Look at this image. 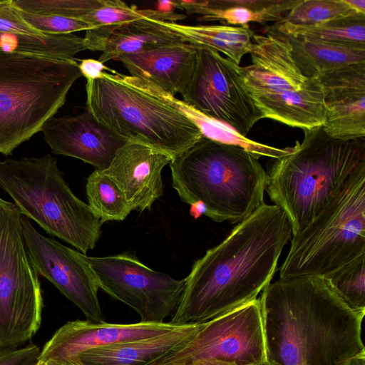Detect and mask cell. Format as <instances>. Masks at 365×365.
Wrapping results in <instances>:
<instances>
[{
	"label": "cell",
	"mask_w": 365,
	"mask_h": 365,
	"mask_svg": "<svg viewBox=\"0 0 365 365\" xmlns=\"http://www.w3.org/2000/svg\"><path fill=\"white\" fill-rule=\"evenodd\" d=\"M292 237L286 212L263 202L194 262L170 322L202 324L256 299Z\"/></svg>",
	"instance_id": "obj_1"
},
{
	"label": "cell",
	"mask_w": 365,
	"mask_h": 365,
	"mask_svg": "<svg viewBox=\"0 0 365 365\" xmlns=\"http://www.w3.org/2000/svg\"><path fill=\"white\" fill-rule=\"evenodd\" d=\"M266 360L273 365H349L365 354V311L349 307L322 277L279 278L259 298Z\"/></svg>",
	"instance_id": "obj_2"
},
{
	"label": "cell",
	"mask_w": 365,
	"mask_h": 365,
	"mask_svg": "<svg viewBox=\"0 0 365 365\" xmlns=\"http://www.w3.org/2000/svg\"><path fill=\"white\" fill-rule=\"evenodd\" d=\"M303 130L302 141L297 140L289 154L274 159L266 172L264 190L287 215L292 236L365 179V137L336 139L322 126Z\"/></svg>",
	"instance_id": "obj_3"
},
{
	"label": "cell",
	"mask_w": 365,
	"mask_h": 365,
	"mask_svg": "<svg viewBox=\"0 0 365 365\" xmlns=\"http://www.w3.org/2000/svg\"><path fill=\"white\" fill-rule=\"evenodd\" d=\"M242 148L202 138L169 164L183 202L200 205L217 222L239 223L264 201L266 171Z\"/></svg>",
	"instance_id": "obj_4"
},
{
	"label": "cell",
	"mask_w": 365,
	"mask_h": 365,
	"mask_svg": "<svg viewBox=\"0 0 365 365\" xmlns=\"http://www.w3.org/2000/svg\"><path fill=\"white\" fill-rule=\"evenodd\" d=\"M82 76L76 59L0 53V153L41 131Z\"/></svg>",
	"instance_id": "obj_5"
},
{
	"label": "cell",
	"mask_w": 365,
	"mask_h": 365,
	"mask_svg": "<svg viewBox=\"0 0 365 365\" xmlns=\"http://www.w3.org/2000/svg\"><path fill=\"white\" fill-rule=\"evenodd\" d=\"M0 188L13 199L22 215L48 235L84 255L96 247L103 224L89 205L74 195L57 158L50 153L0 160Z\"/></svg>",
	"instance_id": "obj_6"
},
{
	"label": "cell",
	"mask_w": 365,
	"mask_h": 365,
	"mask_svg": "<svg viewBox=\"0 0 365 365\" xmlns=\"http://www.w3.org/2000/svg\"><path fill=\"white\" fill-rule=\"evenodd\" d=\"M86 108L115 134L180 155L202 136L199 128L170 105L142 88L135 76L111 70L87 80Z\"/></svg>",
	"instance_id": "obj_7"
},
{
	"label": "cell",
	"mask_w": 365,
	"mask_h": 365,
	"mask_svg": "<svg viewBox=\"0 0 365 365\" xmlns=\"http://www.w3.org/2000/svg\"><path fill=\"white\" fill-rule=\"evenodd\" d=\"M290 240L280 278H325L365 255V179L334 198Z\"/></svg>",
	"instance_id": "obj_8"
},
{
	"label": "cell",
	"mask_w": 365,
	"mask_h": 365,
	"mask_svg": "<svg viewBox=\"0 0 365 365\" xmlns=\"http://www.w3.org/2000/svg\"><path fill=\"white\" fill-rule=\"evenodd\" d=\"M21 215L0 197V349L21 347L41 324L39 274L26 248Z\"/></svg>",
	"instance_id": "obj_9"
},
{
	"label": "cell",
	"mask_w": 365,
	"mask_h": 365,
	"mask_svg": "<svg viewBox=\"0 0 365 365\" xmlns=\"http://www.w3.org/2000/svg\"><path fill=\"white\" fill-rule=\"evenodd\" d=\"M265 361L260 302L256 299L202 323L148 365H253Z\"/></svg>",
	"instance_id": "obj_10"
},
{
	"label": "cell",
	"mask_w": 365,
	"mask_h": 365,
	"mask_svg": "<svg viewBox=\"0 0 365 365\" xmlns=\"http://www.w3.org/2000/svg\"><path fill=\"white\" fill-rule=\"evenodd\" d=\"M88 261L99 289L135 310L141 322H164L175 312L185 279L153 270L129 253L88 257Z\"/></svg>",
	"instance_id": "obj_11"
},
{
	"label": "cell",
	"mask_w": 365,
	"mask_h": 365,
	"mask_svg": "<svg viewBox=\"0 0 365 365\" xmlns=\"http://www.w3.org/2000/svg\"><path fill=\"white\" fill-rule=\"evenodd\" d=\"M194 73L182 101L247 136L263 115L245 87L240 66L205 46H195Z\"/></svg>",
	"instance_id": "obj_12"
},
{
	"label": "cell",
	"mask_w": 365,
	"mask_h": 365,
	"mask_svg": "<svg viewBox=\"0 0 365 365\" xmlns=\"http://www.w3.org/2000/svg\"><path fill=\"white\" fill-rule=\"evenodd\" d=\"M21 224L29 257L38 274L76 304L87 320L104 322L98 297L99 287L88 256L43 236L24 215Z\"/></svg>",
	"instance_id": "obj_13"
},
{
	"label": "cell",
	"mask_w": 365,
	"mask_h": 365,
	"mask_svg": "<svg viewBox=\"0 0 365 365\" xmlns=\"http://www.w3.org/2000/svg\"><path fill=\"white\" fill-rule=\"evenodd\" d=\"M52 153L79 159L105 170L129 140L99 122L86 108L76 115L51 118L42 128Z\"/></svg>",
	"instance_id": "obj_14"
},
{
	"label": "cell",
	"mask_w": 365,
	"mask_h": 365,
	"mask_svg": "<svg viewBox=\"0 0 365 365\" xmlns=\"http://www.w3.org/2000/svg\"><path fill=\"white\" fill-rule=\"evenodd\" d=\"M314 78L323 93L325 133L340 140L365 137V62L341 66Z\"/></svg>",
	"instance_id": "obj_15"
},
{
	"label": "cell",
	"mask_w": 365,
	"mask_h": 365,
	"mask_svg": "<svg viewBox=\"0 0 365 365\" xmlns=\"http://www.w3.org/2000/svg\"><path fill=\"white\" fill-rule=\"evenodd\" d=\"M173 159L148 145L128 141L103 171L116 182L131 211L143 212L163 195L162 171Z\"/></svg>",
	"instance_id": "obj_16"
},
{
	"label": "cell",
	"mask_w": 365,
	"mask_h": 365,
	"mask_svg": "<svg viewBox=\"0 0 365 365\" xmlns=\"http://www.w3.org/2000/svg\"><path fill=\"white\" fill-rule=\"evenodd\" d=\"M179 326L170 322L109 324L70 321L58 329L45 344L38 361L71 358L91 349L158 336Z\"/></svg>",
	"instance_id": "obj_17"
},
{
	"label": "cell",
	"mask_w": 365,
	"mask_h": 365,
	"mask_svg": "<svg viewBox=\"0 0 365 365\" xmlns=\"http://www.w3.org/2000/svg\"><path fill=\"white\" fill-rule=\"evenodd\" d=\"M249 53L252 63L240 71L250 95L300 91L312 79L298 69L287 40L273 28L265 35L254 34Z\"/></svg>",
	"instance_id": "obj_18"
},
{
	"label": "cell",
	"mask_w": 365,
	"mask_h": 365,
	"mask_svg": "<svg viewBox=\"0 0 365 365\" xmlns=\"http://www.w3.org/2000/svg\"><path fill=\"white\" fill-rule=\"evenodd\" d=\"M197 58V48L182 43L120 55L115 61L131 76L146 80L173 96H182L194 73Z\"/></svg>",
	"instance_id": "obj_19"
},
{
	"label": "cell",
	"mask_w": 365,
	"mask_h": 365,
	"mask_svg": "<svg viewBox=\"0 0 365 365\" xmlns=\"http://www.w3.org/2000/svg\"><path fill=\"white\" fill-rule=\"evenodd\" d=\"M83 38L86 49L102 52L98 61L103 63L120 55L185 43L163 21L147 19L93 28Z\"/></svg>",
	"instance_id": "obj_20"
},
{
	"label": "cell",
	"mask_w": 365,
	"mask_h": 365,
	"mask_svg": "<svg viewBox=\"0 0 365 365\" xmlns=\"http://www.w3.org/2000/svg\"><path fill=\"white\" fill-rule=\"evenodd\" d=\"M299 0H179L171 7L195 15L200 21H216L232 26L250 27V23L281 22Z\"/></svg>",
	"instance_id": "obj_21"
},
{
	"label": "cell",
	"mask_w": 365,
	"mask_h": 365,
	"mask_svg": "<svg viewBox=\"0 0 365 365\" xmlns=\"http://www.w3.org/2000/svg\"><path fill=\"white\" fill-rule=\"evenodd\" d=\"M188 324L158 336L91 349L67 358L78 365H148L202 327Z\"/></svg>",
	"instance_id": "obj_22"
},
{
	"label": "cell",
	"mask_w": 365,
	"mask_h": 365,
	"mask_svg": "<svg viewBox=\"0 0 365 365\" xmlns=\"http://www.w3.org/2000/svg\"><path fill=\"white\" fill-rule=\"evenodd\" d=\"M264 118L302 130L322 126L325 120L323 93L316 78L300 91L251 94Z\"/></svg>",
	"instance_id": "obj_23"
},
{
	"label": "cell",
	"mask_w": 365,
	"mask_h": 365,
	"mask_svg": "<svg viewBox=\"0 0 365 365\" xmlns=\"http://www.w3.org/2000/svg\"><path fill=\"white\" fill-rule=\"evenodd\" d=\"M148 90L187 118L199 128L202 136L210 140L242 148L257 158L264 156L277 159L289 154L293 150L292 147L276 148L243 136L228 125L208 117L156 86L150 84Z\"/></svg>",
	"instance_id": "obj_24"
},
{
	"label": "cell",
	"mask_w": 365,
	"mask_h": 365,
	"mask_svg": "<svg viewBox=\"0 0 365 365\" xmlns=\"http://www.w3.org/2000/svg\"><path fill=\"white\" fill-rule=\"evenodd\" d=\"M280 34L288 43L295 65L307 78H314L341 66L365 62V47H346Z\"/></svg>",
	"instance_id": "obj_25"
},
{
	"label": "cell",
	"mask_w": 365,
	"mask_h": 365,
	"mask_svg": "<svg viewBox=\"0 0 365 365\" xmlns=\"http://www.w3.org/2000/svg\"><path fill=\"white\" fill-rule=\"evenodd\" d=\"M163 24L177 34L186 43L211 48L224 53L240 66L242 57L249 53L254 32L250 27L227 25H189L163 21Z\"/></svg>",
	"instance_id": "obj_26"
},
{
	"label": "cell",
	"mask_w": 365,
	"mask_h": 365,
	"mask_svg": "<svg viewBox=\"0 0 365 365\" xmlns=\"http://www.w3.org/2000/svg\"><path fill=\"white\" fill-rule=\"evenodd\" d=\"M279 33L311 41L346 47H365V14L355 13L316 25L287 22L272 26Z\"/></svg>",
	"instance_id": "obj_27"
},
{
	"label": "cell",
	"mask_w": 365,
	"mask_h": 365,
	"mask_svg": "<svg viewBox=\"0 0 365 365\" xmlns=\"http://www.w3.org/2000/svg\"><path fill=\"white\" fill-rule=\"evenodd\" d=\"M86 50L83 37L74 34L26 35L0 31V53H25L64 60Z\"/></svg>",
	"instance_id": "obj_28"
},
{
	"label": "cell",
	"mask_w": 365,
	"mask_h": 365,
	"mask_svg": "<svg viewBox=\"0 0 365 365\" xmlns=\"http://www.w3.org/2000/svg\"><path fill=\"white\" fill-rule=\"evenodd\" d=\"M88 205L103 224L124 220L131 210L116 182L103 170L96 169L87 178Z\"/></svg>",
	"instance_id": "obj_29"
},
{
	"label": "cell",
	"mask_w": 365,
	"mask_h": 365,
	"mask_svg": "<svg viewBox=\"0 0 365 365\" xmlns=\"http://www.w3.org/2000/svg\"><path fill=\"white\" fill-rule=\"evenodd\" d=\"M185 18V14L172 10L138 9L135 6H128L120 0H102L101 4L86 14L82 20L96 28L118 25L143 19L177 22Z\"/></svg>",
	"instance_id": "obj_30"
},
{
	"label": "cell",
	"mask_w": 365,
	"mask_h": 365,
	"mask_svg": "<svg viewBox=\"0 0 365 365\" xmlns=\"http://www.w3.org/2000/svg\"><path fill=\"white\" fill-rule=\"evenodd\" d=\"M365 255L324 278L351 308L365 311Z\"/></svg>",
	"instance_id": "obj_31"
},
{
	"label": "cell",
	"mask_w": 365,
	"mask_h": 365,
	"mask_svg": "<svg viewBox=\"0 0 365 365\" xmlns=\"http://www.w3.org/2000/svg\"><path fill=\"white\" fill-rule=\"evenodd\" d=\"M355 13L358 12L344 0H299L282 21L296 25H316Z\"/></svg>",
	"instance_id": "obj_32"
},
{
	"label": "cell",
	"mask_w": 365,
	"mask_h": 365,
	"mask_svg": "<svg viewBox=\"0 0 365 365\" xmlns=\"http://www.w3.org/2000/svg\"><path fill=\"white\" fill-rule=\"evenodd\" d=\"M18 9L42 15H57L81 19L98 8L102 0H12Z\"/></svg>",
	"instance_id": "obj_33"
},
{
	"label": "cell",
	"mask_w": 365,
	"mask_h": 365,
	"mask_svg": "<svg viewBox=\"0 0 365 365\" xmlns=\"http://www.w3.org/2000/svg\"><path fill=\"white\" fill-rule=\"evenodd\" d=\"M23 19L32 28L43 34H67L96 28L93 25L77 19L57 15H42L19 9Z\"/></svg>",
	"instance_id": "obj_34"
},
{
	"label": "cell",
	"mask_w": 365,
	"mask_h": 365,
	"mask_svg": "<svg viewBox=\"0 0 365 365\" xmlns=\"http://www.w3.org/2000/svg\"><path fill=\"white\" fill-rule=\"evenodd\" d=\"M0 31L26 35H41L21 16L12 0H3L0 4Z\"/></svg>",
	"instance_id": "obj_35"
},
{
	"label": "cell",
	"mask_w": 365,
	"mask_h": 365,
	"mask_svg": "<svg viewBox=\"0 0 365 365\" xmlns=\"http://www.w3.org/2000/svg\"><path fill=\"white\" fill-rule=\"evenodd\" d=\"M40 353V348L33 343L16 349H0V365H35Z\"/></svg>",
	"instance_id": "obj_36"
},
{
	"label": "cell",
	"mask_w": 365,
	"mask_h": 365,
	"mask_svg": "<svg viewBox=\"0 0 365 365\" xmlns=\"http://www.w3.org/2000/svg\"><path fill=\"white\" fill-rule=\"evenodd\" d=\"M78 68L82 76L86 80L98 78L104 70L111 71L100 61L91 58L81 60L78 63Z\"/></svg>",
	"instance_id": "obj_37"
},
{
	"label": "cell",
	"mask_w": 365,
	"mask_h": 365,
	"mask_svg": "<svg viewBox=\"0 0 365 365\" xmlns=\"http://www.w3.org/2000/svg\"><path fill=\"white\" fill-rule=\"evenodd\" d=\"M353 10L365 14V0H344Z\"/></svg>",
	"instance_id": "obj_38"
},
{
	"label": "cell",
	"mask_w": 365,
	"mask_h": 365,
	"mask_svg": "<svg viewBox=\"0 0 365 365\" xmlns=\"http://www.w3.org/2000/svg\"><path fill=\"white\" fill-rule=\"evenodd\" d=\"M48 365H78L70 359L59 358L46 361Z\"/></svg>",
	"instance_id": "obj_39"
},
{
	"label": "cell",
	"mask_w": 365,
	"mask_h": 365,
	"mask_svg": "<svg viewBox=\"0 0 365 365\" xmlns=\"http://www.w3.org/2000/svg\"><path fill=\"white\" fill-rule=\"evenodd\" d=\"M349 365H365V354L351 359Z\"/></svg>",
	"instance_id": "obj_40"
},
{
	"label": "cell",
	"mask_w": 365,
	"mask_h": 365,
	"mask_svg": "<svg viewBox=\"0 0 365 365\" xmlns=\"http://www.w3.org/2000/svg\"><path fill=\"white\" fill-rule=\"evenodd\" d=\"M253 365H273L272 364H270L269 362H268L267 360L265 361H263V362H260L259 364H253Z\"/></svg>",
	"instance_id": "obj_41"
},
{
	"label": "cell",
	"mask_w": 365,
	"mask_h": 365,
	"mask_svg": "<svg viewBox=\"0 0 365 365\" xmlns=\"http://www.w3.org/2000/svg\"><path fill=\"white\" fill-rule=\"evenodd\" d=\"M35 365H48L47 363L46 362H43V361H38Z\"/></svg>",
	"instance_id": "obj_42"
},
{
	"label": "cell",
	"mask_w": 365,
	"mask_h": 365,
	"mask_svg": "<svg viewBox=\"0 0 365 365\" xmlns=\"http://www.w3.org/2000/svg\"><path fill=\"white\" fill-rule=\"evenodd\" d=\"M3 2V0H0V4Z\"/></svg>",
	"instance_id": "obj_43"
}]
</instances>
